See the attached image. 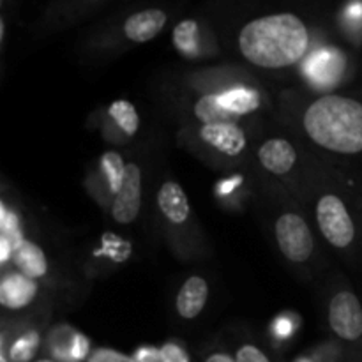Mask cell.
<instances>
[{
	"instance_id": "1",
	"label": "cell",
	"mask_w": 362,
	"mask_h": 362,
	"mask_svg": "<svg viewBox=\"0 0 362 362\" xmlns=\"http://www.w3.org/2000/svg\"><path fill=\"white\" fill-rule=\"evenodd\" d=\"M311 45L310 23L293 9L255 14L240 25L237 48L250 64L264 69L293 66Z\"/></svg>"
},
{
	"instance_id": "2",
	"label": "cell",
	"mask_w": 362,
	"mask_h": 362,
	"mask_svg": "<svg viewBox=\"0 0 362 362\" xmlns=\"http://www.w3.org/2000/svg\"><path fill=\"white\" fill-rule=\"evenodd\" d=\"M303 126L313 144L336 154H362V101L324 95L304 112Z\"/></svg>"
},
{
	"instance_id": "3",
	"label": "cell",
	"mask_w": 362,
	"mask_h": 362,
	"mask_svg": "<svg viewBox=\"0 0 362 362\" xmlns=\"http://www.w3.org/2000/svg\"><path fill=\"white\" fill-rule=\"evenodd\" d=\"M317 223L324 239L338 250H346L356 240V223L338 194L329 193L318 200Z\"/></svg>"
},
{
	"instance_id": "4",
	"label": "cell",
	"mask_w": 362,
	"mask_h": 362,
	"mask_svg": "<svg viewBox=\"0 0 362 362\" xmlns=\"http://www.w3.org/2000/svg\"><path fill=\"white\" fill-rule=\"evenodd\" d=\"M276 243L286 260L304 264L313 253V235L308 223L296 212H285L274 226Z\"/></svg>"
},
{
	"instance_id": "5",
	"label": "cell",
	"mask_w": 362,
	"mask_h": 362,
	"mask_svg": "<svg viewBox=\"0 0 362 362\" xmlns=\"http://www.w3.org/2000/svg\"><path fill=\"white\" fill-rule=\"evenodd\" d=\"M329 325L339 339L356 343L362 338V304L354 292L343 290L329 304Z\"/></svg>"
},
{
	"instance_id": "6",
	"label": "cell",
	"mask_w": 362,
	"mask_h": 362,
	"mask_svg": "<svg viewBox=\"0 0 362 362\" xmlns=\"http://www.w3.org/2000/svg\"><path fill=\"white\" fill-rule=\"evenodd\" d=\"M141 207V170L136 163H127L122 182L115 191L112 216L120 225H129L140 214Z\"/></svg>"
},
{
	"instance_id": "7",
	"label": "cell",
	"mask_w": 362,
	"mask_h": 362,
	"mask_svg": "<svg viewBox=\"0 0 362 362\" xmlns=\"http://www.w3.org/2000/svg\"><path fill=\"white\" fill-rule=\"evenodd\" d=\"M168 20V11L163 7H144L127 14L122 23V34L127 41L144 45L158 37L165 30Z\"/></svg>"
},
{
	"instance_id": "8",
	"label": "cell",
	"mask_w": 362,
	"mask_h": 362,
	"mask_svg": "<svg viewBox=\"0 0 362 362\" xmlns=\"http://www.w3.org/2000/svg\"><path fill=\"white\" fill-rule=\"evenodd\" d=\"M200 136L205 144L226 156H239L246 148V134L233 122L205 124Z\"/></svg>"
},
{
	"instance_id": "9",
	"label": "cell",
	"mask_w": 362,
	"mask_h": 362,
	"mask_svg": "<svg viewBox=\"0 0 362 362\" xmlns=\"http://www.w3.org/2000/svg\"><path fill=\"white\" fill-rule=\"evenodd\" d=\"M37 293V283L23 272H13L2 279L0 285V303L7 310H21L34 300Z\"/></svg>"
},
{
	"instance_id": "10",
	"label": "cell",
	"mask_w": 362,
	"mask_h": 362,
	"mask_svg": "<svg viewBox=\"0 0 362 362\" xmlns=\"http://www.w3.org/2000/svg\"><path fill=\"white\" fill-rule=\"evenodd\" d=\"M258 159L267 172L274 175H285L296 165L297 152L285 138H272L262 145L258 151Z\"/></svg>"
},
{
	"instance_id": "11",
	"label": "cell",
	"mask_w": 362,
	"mask_h": 362,
	"mask_svg": "<svg viewBox=\"0 0 362 362\" xmlns=\"http://www.w3.org/2000/svg\"><path fill=\"white\" fill-rule=\"evenodd\" d=\"M209 299V285L200 276H191L180 286L177 296V311L184 320H193L204 311Z\"/></svg>"
},
{
	"instance_id": "12",
	"label": "cell",
	"mask_w": 362,
	"mask_h": 362,
	"mask_svg": "<svg viewBox=\"0 0 362 362\" xmlns=\"http://www.w3.org/2000/svg\"><path fill=\"white\" fill-rule=\"evenodd\" d=\"M159 211L173 225H184L189 218V202L182 187L173 180L163 184L158 193Z\"/></svg>"
},
{
	"instance_id": "13",
	"label": "cell",
	"mask_w": 362,
	"mask_h": 362,
	"mask_svg": "<svg viewBox=\"0 0 362 362\" xmlns=\"http://www.w3.org/2000/svg\"><path fill=\"white\" fill-rule=\"evenodd\" d=\"M13 253L18 269L25 276H28V278H42L46 274V271H48L46 255L42 253V250L37 244L30 243V240H23Z\"/></svg>"
},
{
	"instance_id": "14",
	"label": "cell",
	"mask_w": 362,
	"mask_h": 362,
	"mask_svg": "<svg viewBox=\"0 0 362 362\" xmlns=\"http://www.w3.org/2000/svg\"><path fill=\"white\" fill-rule=\"evenodd\" d=\"M173 45L184 57L200 55V21L193 18L179 21L173 28Z\"/></svg>"
},
{
	"instance_id": "15",
	"label": "cell",
	"mask_w": 362,
	"mask_h": 362,
	"mask_svg": "<svg viewBox=\"0 0 362 362\" xmlns=\"http://www.w3.org/2000/svg\"><path fill=\"white\" fill-rule=\"evenodd\" d=\"M219 103L230 115H246L255 112L260 106V95L250 88H232L228 92H223L219 95Z\"/></svg>"
},
{
	"instance_id": "16",
	"label": "cell",
	"mask_w": 362,
	"mask_h": 362,
	"mask_svg": "<svg viewBox=\"0 0 362 362\" xmlns=\"http://www.w3.org/2000/svg\"><path fill=\"white\" fill-rule=\"evenodd\" d=\"M108 113L115 120L117 126L120 127V131L126 133L127 136H133L138 131V127H140V117H138L136 108L129 101L120 99V101L112 103Z\"/></svg>"
},
{
	"instance_id": "17",
	"label": "cell",
	"mask_w": 362,
	"mask_h": 362,
	"mask_svg": "<svg viewBox=\"0 0 362 362\" xmlns=\"http://www.w3.org/2000/svg\"><path fill=\"white\" fill-rule=\"evenodd\" d=\"M194 115L202 120L204 124H216V122H226L230 113L223 108L219 103V95H204L200 101L194 105Z\"/></svg>"
},
{
	"instance_id": "18",
	"label": "cell",
	"mask_w": 362,
	"mask_h": 362,
	"mask_svg": "<svg viewBox=\"0 0 362 362\" xmlns=\"http://www.w3.org/2000/svg\"><path fill=\"white\" fill-rule=\"evenodd\" d=\"M39 338L35 332H30V334L21 336L20 339L13 343L9 350V357L13 362H28L32 361V357L35 356V350H37Z\"/></svg>"
},
{
	"instance_id": "19",
	"label": "cell",
	"mask_w": 362,
	"mask_h": 362,
	"mask_svg": "<svg viewBox=\"0 0 362 362\" xmlns=\"http://www.w3.org/2000/svg\"><path fill=\"white\" fill-rule=\"evenodd\" d=\"M103 166H105L106 175H108L110 187H112V191L115 193V191L119 189L120 182H122L124 172H126V165H124L119 154H115V152H108V154L103 158Z\"/></svg>"
},
{
	"instance_id": "20",
	"label": "cell",
	"mask_w": 362,
	"mask_h": 362,
	"mask_svg": "<svg viewBox=\"0 0 362 362\" xmlns=\"http://www.w3.org/2000/svg\"><path fill=\"white\" fill-rule=\"evenodd\" d=\"M235 361L237 362H271V359H269V357L265 356L258 346L250 345V343L240 345L239 349H237Z\"/></svg>"
},
{
	"instance_id": "21",
	"label": "cell",
	"mask_w": 362,
	"mask_h": 362,
	"mask_svg": "<svg viewBox=\"0 0 362 362\" xmlns=\"http://www.w3.org/2000/svg\"><path fill=\"white\" fill-rule=\"evenodd\" d=\"M159 362H189V357L175 343H166L159 350Z\"/></svg>"
},
{
	"instance_id": "22",
	"label": "cell",
	"mask_w": 362,
	"mask_h": 362,
	"mask_svg": "<svg viewBox=\"0 0 362 362\" xmlns=\"http://www.w3.org/2000/svg\"><path fill=\"white\" fill-rule=\"evenodd\" d=\"M87 362H136V359L129 356H124V354L117 352V350H108L101 349L95 350L90 357H88Z\"/></svg>"
},
{
	"instance_id": "23",
	"label": "cell",
	"mask_w": 362,
	"mask_h": 362,
	"mask_svg": "<svg viewBox=\"0 0 362 362\" xmlns=\"http://www.w3.org/2000/svg\"><path fill=\"white\" fill-rule=\"evenodd\" d=\"M71 362H81L88 356V339L81 334H73L71 341Z\"/></svg>"
},
{
	"instance_id": "24",
	"label": "cell",
	"mask_w": 362,
	"mask_h": 362,
	"mask_svg": "<svg viewBox=\"0 0 362 362\" xmlns=\"http://www.w3.org/2000/svg\"><path fill=\"white\" fill-rule=\"evenodd\" d=\"M205 362H237L235 357H232L230 354L226 352H214L211 356H207Z\"/></svg>"
},
{
	"instance_id": "25",
	"label": "cell",
	"mask_w": 362,
	"mask_h": 362,
	"mask_svg": "<svg viewBox=\"0 0 362 362\" xmlns=\"http://www.w3.org/2000/svg\"><path fill=\"white\" fill-rule=\"evenodd\" d=\"M158 356L152 350H140L136 362H158Z\"/></svg>"
},
{
	"instance_id": "26",
	"label": "cell",
	"mask_w": 362,
	"mask_h": 362,
	"mask_svg": "<svg viewBox=\"0 0 362 362\" xmlns=\"http://www.w3.org/2000/svg\"><path fill=\"white\" fill-rule=\"evenodd\" d=\"M35 362H55V361H52V359H39V361H35Z\"/></svg>"
},
{
	"instance_id": "27",
	"label": "cell",
	"mask_w": 362,
	"mask_h": 362,
	"mask_svg": "<svg viewBox=\"0 0 362 362\" xmlns=\"http://www.w3.org/2000/svg\"><path fill=\"white\" fill-rule=\"evenodd\" d=\"M297 362H311V361H308V359H300V361H297Z\"/></svg>"
}]
</instances>
